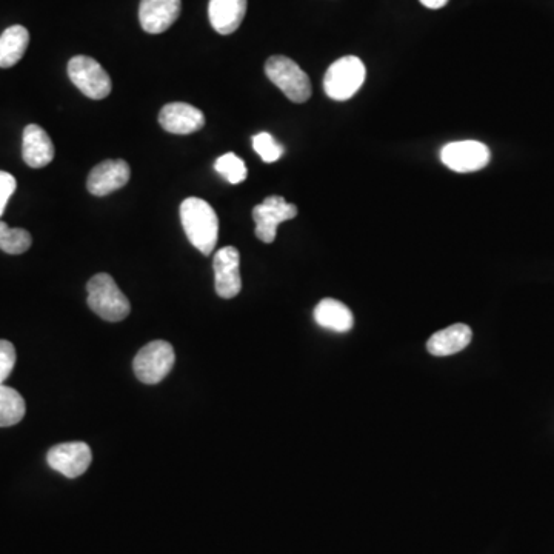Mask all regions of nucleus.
<instances>
[{
  "instance_id": "nucleus-1",
  "label": "nucleus",
  "mask_w": 554,
  "mask_h": 554,
  "mask_svg": "<svg viewBox=\"0 0 554 554\" xmlns=\"http://www.w3.org/2000/svg\"><path fill=\"white\" fill-rule=\"evenodd\" d=\"M181 221L188 241L204 256H210L219 237V217L204 199L188 197L181 205Z\"/></svg>"
},
{
  "instance_id": "nucleus-2",
  "label": "nucleus",
  "mask_w": 554,
  "mask_h": 554,
  "mask_svg": "<svg viewBox=\"0 0 554 554\" xmlns=\"http://www.w3.org/2000/svg\"><path fill=\"white\" fill-rule=\"evenodd\" d=\"M87 290L88 305L99 318L108 322H121L127 319L131 311L130 301L119 290L110 274L99 273L91 277Z\"/></svg>"
},
{
  "instance_id": "nucleus-3",
  "label": "nucleus",
  "mask_w": 554,
  "mask_h": 554,
  "mask_svg": "<svg viewBox=\"0 0 554 554\" xmlns=\"http://www.w3.org/2000/svg\"><path fill=\"white\" fill-rule=\"evenodd\" d=\"M365 77H367V68L359 57H341L331 64L325 73V93L333 101H348L361 90Z\"/></svg>"
},
{
  "instance_id": "nucleus-4",
  "label": "nucleus",
  "mask_w": 554,
  "mask_h": 554,
  "mask_svg": "<svg viewBox=\"0 0 554 554\" xmlns=\"http://www.w3.org/2000/svg\"><path fill=\"white\" fill-rule=\"evenodd\" d=\"M265 74L294 104H304L310 99V77L290 57H270L265 64Z\"/></svg>"
},
{
  "instance_id": "nucleus-5",
  "label": "nucleus",
  "mask_w": 554,
  "mask_h": 554,
  "mask_svg": "<svg viewBox=\"0 0 554 554\" xmlns=\"http://www.w3.org/2000/svg\"><path fill=\"white\" fill-rule=\"evenodd\" d=\"M174 361L173 345L165 341L150 342L134 358V374L144 384L156 385L167 378L173 370Z\"/></svg>"
},
{
  "instance_id": "nucleus-6",
  "label": "nucleus",
  "mask_w": 554,
  "mask_h": 554,
  "mask_svg": "<svg viewBox=\"0 0 554 554\" xmlns=\"http://www.w3.org/2000/svg\"><path fill=\"white\" fill-rule=\"evenodd\" d=\"M68 77L82 94L93 101H102L113 90L107 71L93 57L74 56L68 62Z\"/></svg>"
},
{
  "instance_id": "nucleus-7",
  "label": "nucleus",
  "mask_w": 554,
  "mask_h": 554,
  "mask_svg": "<svg viewBox=\"0 0 554 554\" xmlns=\"http://www.w3.org/2000/svg\"><path fill=\"white\" fill-rule=\"evenodd\" d=\"M298 216V207L288 204L282 196H270L253 210L256 237L264 244H273L276 239L277 227L282 222L290 221Z\"/></svg>"
},
{
  "instance_id": "nucleus-8",
  "label": "nucleus",
  "mask_w": 554,
  "mask_h": 554,
  "mask_svg": "<svg viewBox=\"0 0 554 554\" xmlns=\"http://www.w3.org/2000/svg\"><path fill=\"white\" fill-rule=\"evenodd\" d=\"M441 161L445 167L456 173H473L490 164L491 153L482 142H451L442 148Z\"/></svg>"
},
{
  "instance_id": "nucleus-9",
  "label": "nucleus",
  "mask_w": 554,
  "mask_h": 554,
  "mask_svg": "<svg viewBox=\"0 0 554 554\" xmlns=\"http://www.w3.org/2000/svg\"><path fill=\"white\" fill-rule=\"evenodd\" d=\"M91 461L93 453L85 442H65L51 448L47 454L48 465L68 479L82 476L90 468Z\"/></svg>"
},
{
  "instance_id": "nucleus-10",
  "label": "nucleus",
  "mask_w": 554,
  "mask_h": 554,
  "mask_svg": "<svg viewBox=\"0 0 554 554\" xmlns=\"http://www.w3.org/2000/svg\"><path fill=\"white\" fill-rule=\"evenodd\" d=\"M214 287L222 299L236 298L242 290L241 254L234 247H224L217 251L213 261Z\"/></svg>"
},
{
  "instance_id": "nucleus-11",
  "label": "nucleus",
  "mask_w": 554,
  "mask_h": 554,
  "mask_svg": "<svg viewBox=\"0 0 554 554\" xmlns=\"http://www.w3.org/2000/svg\"><path fill=\"white\" fill-rule=\"evenodd\" d=\"M130 165L125 161H105L91 170L87 188L93 196L104 197L121 190L130 181Z\"/></svg>"
},
{
  "instance_id": "nucleus-12",
  "label": "nucleus",
  "mask_w": 554,
  "mask_h": 554,
  "mask_svg": "<svg viewBox=\"0 0 554 554\" xmlns=\"http://www.w3.org/2000/svg\"><path fill=\"white\" fill-rule=\"evenodd\" d=\"M159 124L171 134H191L205 127V116L199 108L185 102L165 105L159 113Z\"/></svg>"
},
{
  "instance_id": "nucleus-13",
  "label": "nucleus",
  "mask_w": 554,
  "mask_h": 554,
  "mask_svg": "<svg viewBox=\"0 0 554 554\" xmlns=\"http://www.w3.org/2000/svg\"><path fill=\"white\" fill-rule=\"evenodd\" d=\"M181 8V0H141V27L150 34L164 33L177 21Z\"/></svg>"
},
{
  "instance_id": "nucleus-14",
  "label": "nucleus",
  "mask_w": 554,
  "mask_h": 554,
  "mask_svg": "<svg viewBox=\"0 0 554 554\" xmlns=\"http://www.w3.org/2000/svg\"><path fill=\"white\" fill-rule=\"evenodd\" d=\"M22 156L25 164L31 168H44L54 159V145L47 131L39 125L25 127Z\"/></svg>"
},
{
  "instance_id": "nucleus-15",
  "label": "nucleus",
  "mask_w": 554,
  "mask_h": 554,
  "mask_svg": "<svg viewBox=\"0 0 554 554\" xmlns=\"http://www.w3.org/2000/svg\"><path fill=\"white\" fill-rule=\"evenodd\" d=\"M247 14V0H210V24L219 34L234 33Z\"/></svg>"
},
{
  "instance_id": "nucleus-16",
  "label": "nucleus",
  "mask_w": 554,
  "mask_h": 554,
  "mask_svg": "<svg viewBox=\"0 0 554 554\" xmlns=\"http://www.w3.org/2000/svg\"><path fill=\"white\" fill-rule=\"evenodd\" d=\"M473 333L465 324H454L445 330L434 333L427 342L428 353L438 358H445L451 354L459 353L470 345Z\"/></svg>"
},
{
  "instance_id": "nucleus-17",
  "label": "nucleus",
  "mask_w": 554,
  "mask_h": 554,
  "mask_svg": "<svg viewBox=\"0 0 554 554\" xmlns=\"http://www.w3.org/2000/svg\"><path fill=\"white\" fill-rule=\"evenodd\" d=\"M314 321L327 330L347 333L353 328L354 316L350 308L336 299H324L314 308Z\"/></svg>"
},
{
  "instance_id": "nucleus-18",
  "label": "nucleus",
  "mask_w": 554,
  "mask_h": 554,
  "mask_svg": "<svg viewBox=\"0 0 554 554\" xmlns=\"http://www.w3.org/2000/svg\"><path fill=\"white\" fill-rule=\"evenodd\" d=\"M30 44V33L22 25H13L0 36V68H11L21 61Z\"/></svg>"
},
{
  "instance_id": "nucleus-19",
  "label": "nucleus",
  "mask_w": 554,
  "mask_h": 554,
  "mask_svg": "<svg viewBox=\"0 0 554 554\" xmlns=\"http://www.w3.org/2000/svg\"><path fill=\"white\" fill-rule=\"evenodd\" d=\"M27 405L14 388L0 385V427H13L24 419Z\"/></svg>"
},
{
  "instance_id": "nucleus-20",
  "label": "nucleus",
  "mask_w": 554,
  "mask_h": 554,
  "mask_svg": "<svg viewBox=\"0 0 554 554\" xmlns=\"http://www.w3.org/2000/svg\"><path fill=\"white\" fill-rule=\"evenodd\" d=\"M33 237L24 228H10L0 221V250L8 254H22L30 250Z\"/></svg>"
},
{
  "instance_id": "nucleus-21",
  "label": "nucleus",
  "mask_w": 554,
  "mask_h": 554,
  "mask_svg": "<svg viewBox=\"0 0 554 554\" xmlns=\"http://www.w3.org/2000/svg\"><path fill=\"white\" fill-rule=\"evenodd\" d=\"M214 168H216L217 173L224 177L225 181L233 185L242 184L248 176L247 165L241 157L234 153H227L219 157L216 164H214Z\"/></svg>"
},
{
  "instance_id": "nucleus-22",
  "label": "nucleus",
  "mask_w": 554,
  "mask_h": 554,
  "mask_svg": "<svg viewBox=\"0 0 554 554\" xmlns=\"http://www.w3.org/2000/svg\"><path fill=\"white\" fill-rule=\"evenodd\" d=\"M253 148L265 164L279 161L284 154V147L270 133H259L253 137Z\"/></svg>"
},
{
  "instance_id": "nucleus-23",
  "label": "nucleus",
  "mask_w": 554,
  "mask_h": 554,
  "mask_svg": "<svg viewBox=\"0 0 554 554\" xmlns=\"http://www.w3.org/2000/svg\"><path fill=\"white\" fill-rule=\"evenodd\" d=\"M16 365V350L14 345L8 341H0V385L10 378Z\"/></svg>"
},
{
  "instance_id": "nucleus-24",
  "label": "nucleus",
  "mask_w": 554,
  "mask_h": 554,
  "mask_svg": "<svg viewBox=\"0 0 554 554\" xmlns=\"http://www.w3.org/2000/svg\"><path fill=\"white\" fill-rule=\"evenodd\" d=\"M16 179L7 171H0V216L4 214L10 197L16 191Z\"/></svg>"
},
{
  "instance_id": "nucleus-25",
  "label": "nucleus",
  "mask_w": 554,
  "mask_h": 554,
  "mask_svg": "<svg viewBox=\"0 0 554 554\" xmlns=\"http://www.w3.org/2000/svg\"><path fill=\"white\" fill-rule=\"evenodd\" d=\"M421 4L430 8V10H439V8L448 4V0H421Z\"/></svg>"
}]
</instances>
